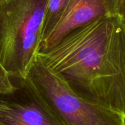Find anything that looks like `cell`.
I'll return each instance as SVG.
<instances>
[{"instance_id":"obj_9","label":"cell","mask_w":125,"mask_h":125,"mask_svg":"<svg viewBox=\"0 0 125 125\" xmlns=\"http://www.w3.org/2000/svg\"><path fill=\"white\" fill-rule=\"evenodd\" d=\"M124 21H125V20H124Z\"/></svg>"},{"instance_id":"obj_8","label":"cell","mask_w":125,"mask_h":125,"mask_svg":"<svg viewBox=\"0 0 125 125\" xmlns=\"http://www.w3.org/2000/svg\"><path fill=\"white\" fill-rule=\"evenodd\" d=\"M118 14L123 20H125V0H118Z\"/></svg>"},{"instance_id":"obj_5","label":"cell","mask_w":125,"mask_h":125,"mask_svg":"<svg viewBox=\"0 0 125 125\" xmlns=\"http://www.w3.org/2000/svg\"><path fill=\"white\" fill-rule=\"evenodd\" d=\"M118 0H69L53 27L41 39L39 52L53 47L75 29L101 17L117 15Z\"/></svg>"},{"instance_id":"obj_6","label":"cell","mask_w":125,"mask_h":125,"mask_svg":"<svg viewBox=\"0 0 125 125\" xmlns=\"http://www.w3.org/2000/svg\"><path fill=\"white\" fill-rule=\"evenodd\" d=\"M69 1V0H48L43 23L42 39L52 29L64 11Z\"/></svg>"},{"instance_id":"obj_1","label":"cell","mask_w":125,"mask_h":125,"mask_svg":"<svg viewBox=\"0 0 125 125\" xmlns=\"http://www.w3.org/2000/svg\"><path fill=\"white\" fill-rule=\"evenodd\" d=\"M37 58L80 97L125 117V22L118 14L75 29Z\"/></svg>"},{"instance_id":"obj_3","label":"cell","mask_w":125,"mask_h":125,"mask_svg":"<svg viewBox=\"0 0 125 125\" xmlns=\"http://www.w3.org/2000/svg\"><path fill=\"white\" fill-rule=\"evenodd\" d=\"M26 77L64 125H125L124 115L80 97L37 58Z\"/></svg>"},{"instance_id":"obj_7","label":"cell","mask_w":125,"mask_h":125,"mask_svg":"<svg viewBox=\"0 0 125 125\" xmlns=\"http://www.w3.org/2000/svg\"><path fill=\"white\" fill-rule=\"evenodd\" d=\"M15 89L14 80L0 64V94L10 93Z\"/></svg>"},{"instance_id":"obj_2","label":"cell","mask_w":125,"mask_h":125,"mask_svg":"<svg viewBox=\"0 0 125 125\" xmlns=\"http://www.w3.org/2000/svg\"><path fill=\"white\" fill-rule=\"evenodd\" d=\"M48 0H0V64L26 77L37 58Z\"/></svg>"},{"instance_id":"obj_4","label":"cell","mask_w":125,"mask_h":125,"mask_svg":"<svg viewBox=\"0 0 125 125\" xmlns=\"http://www.w3.org/2000/svg\"><path fill=\"white\" fill-rule=\"evenodd\" d=\"M12 79L15 90L0 94V125H64L28 77Z\"/></svg>"}]
</instances>
